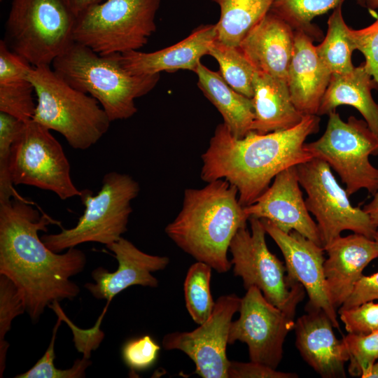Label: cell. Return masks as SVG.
I'll list each match as a JSON object with an SVG mask.
<instances>
[{"instance_id":"6da1fadb","label":"cell","mask_w":378,"mask_h":378,"mask_svg":"<svg viewBox=\"0 0 378 378\" xmlns=\"http://www.w3.org/2000/svg\"><path fill=\"white\" fill-rule=\"evenodd\" d=\"M52 223L59 222L45 213L41 216L20 195L0 202V274L15 285L34 322L52 302L78 295L79 287L70 279L87 262L76 247L60 253L46 246L38 232H47Z\"/></svg>"},{"instance_id":"7a4b0ae2","label":"cell","mask_w":378,"mask_h":378,"mask_svg":"<svg viewBox=\"0 0 378 378\" xmlns=\"http://www.w3.org/2000/svg\"><path fill=\"white\" fill-rule=\"evenodd\" d=\"M318 115H305L296 126L267 134L249 132L234 138L223 122L202 155L201 178L208 183L225 179L238 190L244 207L253 204L281 172L313 158L305 147L320 127Z\"/></svg>"},{"instance_id":"3957f363","label":"cell","mask_w":378,"mask_h":378,"mask_svg":"<svg viewBox=\"0 0 378 378\" xmlns=\"http://www.w3.org/2000/svg\"><path fill=\"white\" fill-rule=\"evenodd\" d=\"M247 220L237 188L217 179L202 188L185 190L182 208L164 230L185 253L225 273L232 267L227 258L231 241Z\"/></svg>"},{"instance_id":"277c9868","label":"cell","mask_w":378,"mask_h":378,"mask_svg":"<svg viewBox=\"0 0 378 378\" xmlns=\"http://www.w3.org/2000/svg\"><path fill=\"white\" fill-rule=\"evenodd\" d=\"M120 55H101L74 42L53 61L52 69L70 86L96 99L111 122L125 120L136 113L134 100L150 92L160 76L130 74Z\"/></svg>"},{"instance_id":"5b68a950","label":"cell","mask_w":378,"mask_h":378,"mask_svg":"<svg viewBox=\"0 0 378 378\" xmlns=\"http://www.w3.org/2000/svg\"><path fill=\"white\" fill-rule=\"evenodd\" d=\"M27 79L37 97L32 120L61 134L73 148H90L108 130L111 121L98 101L70 86L50 66H33Z\"/></svg>"},{"instance_id":"8992f818","label":"cell","mask_w":378,"mask_h":378,"mask_svg":"<svg viewBox=\"0 0 378 378\" xmlns=\"http://www.w3.org/2000/svg\"><path fill=\"white\" fill-rule=\"evenodd\" d=\"M76 21L66 0H13L4 41L33 66H50L75 42Z\"/></svg>"},{"instance_id":"52a82bcc","label":"cell","mask_w":378,"mask_h":378,"mask_svg":"<svg viewBox=\"0 0 378 378\" xmlns=\"http://www.w3.org/2000/svg\"><path fill=\"white\" fill-rule=\"evenodd\" d=\"M139 190L138 182L129 174L108 172L97 194L92 195L88 190L82 191L80 197L85 210L75 227L41 238L55 253L86 242L110 245L127 231L132 212L131 202Z\"/></svg>"},{"instance_id":"ba28073f","label":"cell","mask_w":378,"mask_h":378,"mask_svg":"<svg viewBox=\"0 0 378 378\" xmlns=\"http://www.w3.org/2000/svg\"><path fill=\"white\" fill-rule=\"evenodd\" d=\"M161 0H106L77 15L74 41L101 55L138 50L156 30Z\"/></svg>"},{"instance_id":"9c48e42d","label":"cell","mask_w":378,"mask_h":378,"mask_svg":"<svg viewBox=\"0 0 378 378\" xmlns=\"http://www.w3.org/2000/svg\"><path fill=\"white\" fill-rule=\"evenodd\" d=\"M326 129L317 140L305 143L313 158L326 161L341 178L351 196L361 189L378 190V169L370 162L378 155V136L365 120L351 115L344 121L335 111L328 115Z\"/></svg>"},{"instance_id":"30bf717a","label":"cell","mask_w":378,"mask_h":378,"mask_svg":"<svg viewBox=\"0 0 378 378\" xmlns=\"http://www.w3.org/2000/svg\"><path fill=\"white\" fill-rule=\"evenodd\" d=\"M10 172L14 186L49 190L62 200L82 193L71 180L61 144L50 130L33 120L24 122L12 145Z\"/></svg>"},{"instance_id":"8fae6325","label":"cell","mask_w":378,"mask_h":378,"mask_svg":"<svg viewBox=\"0 0 378 378\" xmlns=\"http://www.w3.org/2000/svg\"><path fill=\"white\" fill-rule=\"evenodd\" d=\"M296 168L300 185L307 195V209L316 220L323 247L344 230L374 239L377 227L363 209L351 204L326 161L313 158Z\"/></svg>"},{"instance_id":"7c38bea8","label":"cell","mask_w":378,"mask_h":378,"mask_svg":"<svg viewBox=\"0 0 378 378\" xmlns=\"http://www.w3.org/2000/svg\"><path fill=\"white\" fill-rule=\"evenodd\" d=\"M305 293L301 285L290 304L281 309L258 288H249L241 298L239 318L231 323L228 344L246 343L251 361L276 369L283 357L285 339L294 330L297 307Z\"/></svg>"},{"instance_id":"4fadbf2b","label":"cell","mask_w":378,"mask_h":378,"mask_svg":"<svg viewBox=\"0 0 378 378\" xmlns=\"http://www.w3.org/2000/svg\"><path fill=\"white\" fill-rule=\"evenodd\" d=\"M248 220L251 232L246 225L241 227L230 244L234 275L241 278L245 289L258 288L270 303L284 309L301 284L288 279L285 265L269 250L261 219L251 217Z\"/></svg>"},{"instance_id":"5bb4252c","label":"cell","mask_w":378,"mask_h":378,"mask_svg":"<svg viewBox=\"0 0 378 378\" xmlns=\"http://www.w3.org/2000/svg\"><path fill=\"white\" fill-rule=\"evenodd\" d=\"M241 300L235 294L220 296L205 322L192 331L166 335L162 346L185 353L195 364V373L203 378H228L230 360L226 348L232 319L239 310Z\"/></svg>"},{"instance_id":"9a60e30c","label":"cell","mask_w":378,"mask_h":378,"mask_svg":"<svg viewBox=\"0 0 378 378\" xmlns=\"http://www.w3.org/2000/svg\"><path fill=\"white\" fill-rule=\"evenodd\" d=\"M267 234L274 241L285 260L287 277L299 282L307 293L306 308L321 309L340 329L336 308L327 290L324 274V248L299 232H284L267 219H261Z\"/></svg>"},{"instance_id":"2e32d148","label":"cell","mask_w":378,"mask_h":378,"mask_svg":"<svg viewBox=\"0 0 378 378\" xmlns=\"http://www.w3.org/2000/svg\"><path fill=\"white\" fill-rule=\"evenodd\" d=\"M300 186L296 166L290 167L278 174L255 202L244 207L245 213L248 218L267 219L284 232L295 230L323 246Z\"/></svg>"},{"instance_id":"e0dca14e","label":"cell","mask_w":378,"mask_h":378,"mask_svg":"<svg viewBox=\"0 0 378 378\" xmlns=\"http://www.w3.org/2000/svg\"><path fill=\"white\" fill-rule=\"evenodd\" d=\"M118 262V269L110 272L102 267L92 272L94 283L84 287L97 299L107 300L109 304L113 297L132 286L155 288L158 280L152 273L164 270L169 263L167 256L148 254L122 237L106 246Z\"/></svg>"},{"instance_id":"ac0fdd59","label":"cell","mask_w":378,"mask_h":378,"mask_svg":"<svg viewBox=\"0 0 378 378\" xmlns=\"http://www.w3.org/2000/svg\"><path fill=\"white\" fill-rule=\"evenodd\" d=\"M295 321V346L303 360L323 378L346 377L349 355L343 339L336 337L334 326L321 309L306 308Z\"/></svg>"},{"instance_id":"d6986e66","label":"cell","mask_w":378,"mask_h":378,"mask_svg":"<svg viewBox=\"0 0 378 378\" xmlns=\"http://www.w3.org/2000/svg\"><path fill=\"white\" fill-rule=\"evenodd\" d=\"M323 248L328 255L324 262L327 290L337 309L349 297L366 266L378 258V241L354 233L338 237Z\"/></svg>"},{"instance_id":"ffe728a7","label":"cell","mask_w":378,"mask_h":378,"mask_svg":"<svg viewBox=\"0 0 378 378\" xmlns=\"http://www.w3.org/2000/svg\"><path fill=\"white\" fill-rule=\"evenodd\" d=\"M216 36L215 24L202 25L183 40L165 48L152 52L132 50L122 53L121 64L130 74L137 76L180 69L195 72L200 59L209 54Z\"/></svg>"},{"instance_id":"44dd1931","label":"cell","mask_w":378,"mask_h":378,"mask_svg":"<svg viewBox=\"0 0 378 378\" xmlns=\"http://www.w3.org/2000/svg\"><path fill=\"white\" fill-rule=\"evenodd\" d=\"M294 43L293 29L270 10L239 48L257 71L287 81Z\"/></svg>"},{"instance_id":"7402d4cb","label":"cell","mask_w":378,"mask_h":378,"mask_svg":"<svg viewBox=\"0 0 378 378\" xmlns=\"http://www.w3.org/2000/svg\"><path fill=\"white\" fill-rule=\"evenodd\" d=\"M313 41L304 31H295L287 76L292 102L304 115H317L332 76L319 59Z\"/></svg>"},{"instance_id":"603a6c76","label":"cell","mask_w":378,"mask_h":378,"mask_svg":"<svg viewBox=\"0 0 378 378\" xmlns=\"http://www.w3.org/2000/svg\"><path fill=\"white\" fill-rule=\"evenodd\" d=\"M251 99L254 111L251 131L259 134L292 128L304 116L293 104L287 81L263 72H255Z\"/></svg>"},{"instance_id":"cb8c5ba5","label":"cell","mask_w":378,"mask_h":378,"mask_svg":"<svg viewBox=\"0 0 378 378\" xmlns=\"http://www.w3.org/2000/svg\"><path fill=\"white\" fill-rule=\"evenodd\" d=\"M374 89H378V84L366 71L363 63L349 73L332 74L317 115H328L342 105L353 106L378 136V104L372 96Z\"/></svg>"},{"instance_id":"d4e9b609","label":"cell","mask_w":378,"mask_h":378,"mask_svg":"<svg viewBox=\"0 0 378 378\" xmlns=\"http://www.w3.org/2000/svg\"><path fill=\"white\" fill-rule=\"evenodd\" d=\"M195 73L198 78V88L220 112L232 135L236 139L244 138L252 129V99L235 91L220 73L209 69L202 62Z\"/></svg>"},{"instance_id":"484cf974","label":"cell","mask_w":378,"mask_h":378,"mask_svg":"<svg viewBox=\"0 0 378 378\" xmlns=\"http://www.w3.org/2000/svg\"><path fill=\"white\" fill-rule=\"evenodd\" d=\"M220 7L216 40L238 47L270 10L273 0H212Z\"/></svg>"},{"instance_id":"4316f807","label":"cell","mask_w":378,"mask_h":378,"mask_svg":"<svg viewBox=\"0 0 378 378\" xmlns=\"http://www.w3.org/2000/svg\"><path fill=\"white\" fill-rule=\"evenodd\" d=\"M342 4H340L333 9L327 22L326 36L316 46L319 59L332 74H345L355 67L351 58L355 48L351 37V28L343 18Z\"/></svg>"},{"instance_id":"83f0119b","label":"cell","mask_w":378,"mask_h":378,"mask_svg":"<svg viewBox=\"0 0 378 378\" xmlns=\"http://www.w3.org/2000/svg\"><path fill=\"white\" fill-rule=\"evenodd\" d=\"M363 7L366 8L367 0H356ZM344 0H273L270 11L285 22L294 31H302L309 36L313 41H319L323 34L320 28L312 24L316 16L326 13L334 9Z\"/></svg>"},{"instance_id":"f1b7e54d","label":"cell","mask_w":378,"mask_h":378,"mask_svg":"<svg viewBox=\"0 0 378 378\" xmlns=\"http://www.w3.org/2000/svg\"><path fill=\"white\" fill-rule=\"evenodd\" d=\"M208 55L218 62L220 75L232 88L248 98L253 97L257 71L239 46H230L216 40Z\"/></svg>"},{"instance_id":"f546056e","label":"cell","mask_w":378,"mask_h":378,"mask_svg":"<svg viewBox=\"0 0 378 378\" xmlns=\"http://www.w3.org/2000/svg\"><path fill=\"white\" fill-rule=\"evenodd\" d=\"M211 270L208 264L197 261L189 267L183 284L186 309L199 325L209 318L215 305L210 289Z\"/></svg>"},{"instance_id":"4dcf8cb0","label":"cell","mask_w":378,"mask_h":378,"mask_svg":"<svg viewBox=\"0 0 378 378\" xmlns=\"http://www.w3.org/2000/svg\"><path fill=\"white\" fill-rule=\"evenodd\" d=\"M342 339L349 355V374L366 378L378 359V330L369 334L348 333Z\"/></svg>"},{"instance_id":"1f68e13d","label":"cell","mask_w":378,"mask_h":378,"mask_svg":"<svg viewBox=\"0 0 378 378\" xmlns=\"http://www.w3.org/2000/svg\"><path fill=\"white\" fill-rule=\"evenodd\" d=\"M24 123L13 115L0 112V202L19 195L11 180L10 159L12 145Z\"/></svg>"},{"instance_id":"d6a6232c","label":"cell","mask_w":378,"mask_h":378,"mask_svg":"<svg viewBox=\"0 0 378 378\" xmlns=\"http://www.w3.org/2000/svg\"><path fill=\"white\" fill-rule=\"evenodd\" d=\"M26 312L23 300L15 285L0 274V377L4 376L9 344L5 340L13 320Z\"/></svg>"},{"instance_id":"836d02e7","label":"cell","mask_w":378,"mask_h":378,"mask_svg":"<svg viewBox=\"0 0 378 378\" xmlns=\"http://www.w3.org/2000/svg\"><path fill=\"white\" fill-rule=\"evenodd\" d=\"M58 318L52 330L50 342L43 356L27 372L18 374L15 378H82L85 377V370L91 365L89 358L83 356L81 359H76L71 368L66 370L57 369L54 364L55 341L62 317Z\"/></svg>"},{"instance_id":"e575fe53","label":"cell","mask_w":378,"mask_h":378,"mask_svg":"<svg viewBox=\"0 0 378 378\" xmlns=\"http://www.w3.org/2000/svg\"><path fill=\"white\" fill-rule=\"evenodd\" d=\"M34 92V88L28 79L0 84V112L23 122L32 120L36 106Z\"/></svg>"},{"instance_id":"d590c367","label":"cell","mask_w":378,"mask_h":378,"mask_svg":"<svg viewBox=\"0 0 378 378\" xmlns=\"http://www.w3.org/2000/svg\"><path fill=\"white\" fill-rule=\"evenodd\" d=\"M341 321L348 333L369 334L378 330V302H365L358 306L339 309Z\"/></svg>"},{"instance_id":"8d00e7d4","label":"cell","mask_w":378,"mask_h":378,"mask_svg":"<svg viewBox=\"0 0 378 378\" xmlns=\"http://www.w3.org/2000/svg\"><path fill=\"white\" fill-rule=\"evenodd\" d=\"M350 33L355 50L365 57L363 64L366 71L378 84V17L366 27L351 28Z\"/></svg>"},{"instance_id":"74e56055","label":"cell","mask_w":378,"mask_h":378,"mask_svg":"<svg viewBox=\"0 0 378 378\" xmlns=\"http://www.w3.org/2000/svg\"><path fill=\"white\" fill-rule=\"evenodd\" d=\"M160 346L150 335L132 340L122 347V356L132 370H144L156 360Z\"/></svg>"},{"instance_id":"f35d334b","label":"cell","mask_w":378,"mask_h":378,"mask_svg":"<svg viewBox=\"0 0 378 378\" xmlns=\"http://www.w3.org/2000/svg\"><path fill=\"white\" fill-rule=\"evenodd\" d=\"M33 66L0 41V84L27 80Z\"/></svg>"},{"instance_id":"ab89813d","label":"cell","mask_w":378,"mask_h":378,"mask_svg":"<svg viewBox=\"0 0 378 378\" xmlns=\"http://www.w3.org/2000/svg\"><path fill=\"white\" fill-rule=\"evenodd\" d=\"M294 372H284L256 362L248 363L230 361L228 378H296Z\"/></svg>"},{"instance_id":"60d3db41","label":"cell","mask_w":378,"mask_h":378,"mask_svg":"<svg viewBox=\"0 0 378 378\" xmlns=\"http://www.w3.org/2000/svg\"><path fill=\"white\" fill-rule=\"evenodd\" d=\"M375 300H378V272L370 276L363 274L339 309L351 308Z\"/></svg>"},{"instance_id":"b9f144b4","label":"cell","mask_w":378,"mask_h":378,"mask_svg":"<svg viewBox=\"0 0 378 378\" xmlns=\"http://www.w3.org/2000/svg\"><path fill=\"white\" fill-rule=\"evenodd\" d=\"M76 17L89 7L99 4L103 0H66Z\"/></svg>"},{"instance_id":"7bdbcfd3","label":"cell","mask_w":378,"mask_h":378,"mask_svg":"<svg viewBox=\"0 0 378 378\" xmlns=\"http://www.w3.org/2000/svg\"><path fill=\"white\" fill-rule=\"evenodd\" d=\"M370 217L372 223L378 227V190L373 195L372 200L363 209Z\"/></svg>"},{"instance_id":"ee69618b","label":"cell","mask_w":378,"mask_h":378,"mask_svg":"<svg viewBox=\"0 0 378 378\" xmlns=\"http://www.w3.org/2000/svg\"><path fill=\"white\" fill-rule=\"evenodd\" d=\"M366 378H378V359L372 365Z\"/></svg>"},{"instance_id":"f6af8a7d","label":"cell","mask_w":378,"mask_h":378,"mask_svg":"<svg viewBox=\"0 0 378 378\" xmlns=\"http://www.w3.org/2000/svg\"><path fill=\"white\" fill-rule=\"evenodd\" d=\"M366 8L374 10L378 8V0H367Z\"/></svg>"},{"instance_id":"bcb514c9","label":"cell","mask_w":378,"mask_h":378,"mask_svg":"<svg viewBox=\"0 0 378 378\" xmlns=\"http://www.w3.org/2000/svg\"><path fill=\"white\" fill-rule=\"evenodd\" d=\"M374 239L378 241V227L377 229V232L374 236Z\"/></svg>"}]
</instances>
